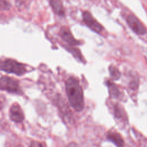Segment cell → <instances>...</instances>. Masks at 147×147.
Returning a JSON list of instances; mask_svg holds the SVG:
<instances>
[{
	"label": "cell",
	"mask_w": 147,
	"mask_h": 147,
	"mask_svg": "<svg viewBox=\"0 0 147 147\" xmlns=\"http://www.w3.org/2000/svg\"><path fill=\"white\" fill-rule=\"evenodd\" d=\"M11 7V5L6 1H1V9L3 10H9Z\"/></svg>",
	"instance_id": "7c38bea8"
},
{
	"label": "cell",
	"mask_w": 147,
	"mask_h": 147,
	"mask_svg": "<svg viewBox=\"0 0 147 147\" xmlns=\"http://www.w3.org/2000/svg\"><path fill=\"white\" fill-rule=\"evenodd\" d=\"M107 86L109 88L110 95L112 98H117L119 95V91L118 87L114 84L113 83L111 82H106Z\"/></svg>",
	"instance_id": "30bf717a"
},
{
	"label": "cell",
	"mask_w": 147,
	"mask_h": 147,
	"mask_svg": "<svg viewBox=\"0 0 147 147\" xmlns=\"http://www.w3.org/2000/svg\"><path fill=\"white\" fill-rule=\"evenodd\" d=\"M50 5L53 11L59 16H64V9L60 0H50Z\"/></svg>",
	"instance_id": "9c48e42d"
},
{
	"label": "cell",
	"mask_w": 147,
	"mask_h": 147,
	"mask_svg": "<svg viewBox=\"0 0 147 147\" xmlns=\"http://www.w3.org/2000/svg\"><path fill=\"white\" fill-rule=\"evenodd\" d=\"M67 147H77V145L75 143H74V142H72V143L69 144L67 146Z\"/></svg>",
	"instance_id": "5bb4252c"
},
{
	"label": "cell",
	"mask_w": 147,
	"mask_h": 147,
	"mask_svg": "<svg viewBox=\"0 0 147 147\" xmlns=\"http://www.w3.org/2000/svg\"><path fill=\"white\" fill-rule=\"evenodd\" d=\"M61 37L63 41L68 42L72 45H77L80 43L79 41L76 40L72 36L71 32L65 28H63L60 31Z\"/></svg>",
	"instance_id": "52a82bcc"
},
{
	"label": "cell",
	"mask_w": 147,
	"mask_h": 147,
	"mask_svg": "<svg viewBox=\"0 0 147 147\" xmlns=\"http://www.w3.org/2000/svg\"><path fill=\"white\" fill-rule=\"evenodd\" d=\"M29 147H44L43 145L37 141H32L31 142Z\"/></svg>",
	"instance_id": "4fadbf2b"
},
{
	"label": "cell",
	"mask_w": 147,
	"mask_h": 147,
	"mask_svg": "<svg viewBox=\"0 0 147 147\" xmlns=\"http://www.w3.org/2000/svg\"><path fill=\"white\" fill-rule=\"evenodd\" d=\"M126 22L131 29L136 34L142 35L146 33V30L143 25L138 18L133 14L129 15L126 18Z\"/></svg>",
	"instance_id": "5b68a950"
},
{
	"label": "cell",
	"mask_w": 147,
	"mask_h": 147,
	"mask_svg": "<svg viewBox=\"0 0 147 147\" xmlns=\"http://www.w3.org/2000/svg\"><path fill=\"white\" fill-rule=\"evenodd\" d=\"M1 69L7 73L14 74L20 76L25 74L26 71L25 67L14 60L7 59L1 63Z\"/></svg>",
	"instance_id": "7a4b0ae2"
},
{
	"label": "cell",
	"mask_w": 147,
	"mask_h": 147,
	"mask_svg": "<svg viewBox=\"0 0 147 147\" xmlns=\"http://www.w3.org/2000/svg\"><path fill=\"white\" fill-rule=\"evenodd\" d=\"M107 138L118 147H122L123 145V140L122 138L119 134L116 132H109L107 134Z\"/></svg>",
	"instance_id": "ba28073f"
},
{
	"label": "cell",
	"mask_w": 147,
	"mask_h": 147,
	"mask_svg": "<svg viewBox=\"0 0 147 147\" xmlns=\"http://www.w3.org/2000/svg\"><path fill=\"white\" fill-rule=\"evenodd\" d=\"M9 115L10 119L16 123L21 122L24 119V113L20 106L17 104H13L11 106Z\"/></svg>",
	"instance_id": "8992f818"
},
{
	"label": "cell",
	"mask_w": 147,
	"mask_h": 147,
	"mask_svg": "<svg viewBox=\"0 0 147 147\" xmlns=\"http://www.w3.org/2000/svg\"><path fill=\"white\" fill-rule=\"evenodd\" d=\"M0 88L10 93L19 94L21 92L18 83L16 80L7 76H2L0 80Z\"/></svg>",
	"instance_id": "3957f363"
},
{
	"label": "cell",
	"mask_w": 147,
	"mask_h": 147,
	"mask_svg": "<svg viewBox=\"0 0 147 147\" xmlns=\"http://www.w3.org/2000/svg\"><path fill=\"white\" fill-rule=\"evenodd\" d=\"M65 91L71 107L76 111H82L84 108V97L79 81L73 77L68 78L65 82Z\"/></svg>",
	"instance_id": "6da1fadb"
},
{
	"label": "cell",
	"mask_w": 147,
	"mask_h": 147,
	"mask_svg": "<svg viewBox=\"0 0 147 147\" xmlns=\"http://www.w3.org/2000/svg\"><path fill=\"white\" fill-rule=\"evenodd\" d=\"M83 20L86 25L96 33H100L103 30V26L92 17L88 11H85L82 14Z\"/></svg>",
	"instance_id": "277c9868"
},
{
	"label": "cell",
	"mask_w": 147,
	"mask_h": 147,
	"mask_svg": "<svg viewBox=\"0 0 147 147\" xmlns=\"http://www.w3.org/2000/svg\"><path fill=\"white\" fill-rule=\"evenodd\" d=\"M109 72L111 77L115 80L118 79L121 76V73L115 67L110 66L109 67Z\"/></svg>",
	"instance_id": "8fae6325"
}]
</instances>
